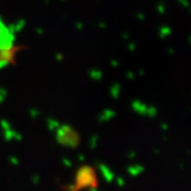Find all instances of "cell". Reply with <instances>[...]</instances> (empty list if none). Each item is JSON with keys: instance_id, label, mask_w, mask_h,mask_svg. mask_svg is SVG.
Segmentation results:
<instances>
[{"instance_id": "6da1fadb", "label": "cell", "mask_w": 191, "mask_h": 191, "mask_svg": "<svg viewBox=\"0 0 191 191\" xmlns=\"http://www.w3.org/2000/svg\"><path fill=\"white\" fill-rule=\"evenodd\" d=\"M17 47L14 33L0 19V66H6L15 60Z\"/></svg>"}]
</instances>
